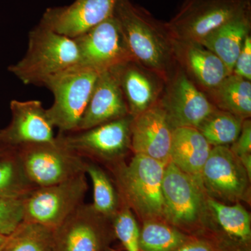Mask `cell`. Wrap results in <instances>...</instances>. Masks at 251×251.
Listing matches in <instances>:
<instances>
[{
    "mask_svg": "<svg viewBox=\"0 0 251 251\" xmlns=\"http://www.w3.org/2000/svg\"><path fill=\"white\" fill-rule=\"evenodd\" d=\"M111 220L114 234L126 251H140V229L133 211L122 204Z\"/></svg>",
    "mask_w": 251,
    "mask_h": 251,
    "instance_id": "cell-29",
    "label": "cell"
},
{
    "mask_svg": "<svg viewBox=\"0 0 251 251\" xmlns=\"http://www.w3.org/2000/svg\"><path fill=\"white\" fill-rule=\"evenodd\" d=\"M114 69L130 116L136 117L158 103L166 82L163 77L135 60Z\"/></svg>",
    "mask_w": 251,
    "mask_h": 251,
    "instance_id": "cell-17",
    "label": "cell"
},
{
    "mask_svg": "<svg viewBox=\"0 0 251 251\" xmlns=\"http://www.w3.org/2000/svg\"><path fill=\"white\" fill-rule=\"evenodd\" d=\"M85 172L93 185L92 205L99 214L112 219L122 205L115 183L98 163L87 161Z\"/></svg>",
    "mask_w": 251,
    "mask_h": 251,
    "instance_id": "cell-27",
    "label": "cell"
},
{
    "mask_svg": "<svg viewBox=\"0 0 251 251\" xmlns=\"http://www.w3.org/2000/svg\"><path fill=\"white\" fill-rule=\"evenodd\" d=\"M201 180L206 194L220 202H251V178L229 146L211 148Z\"/></svg>",
    "mask_w": 251,
    "mask_h": 251,
    "instance_id": "cell-10",
    "label": "cell"
},
{
    "mask_svg": "<svg viewBox=\"0 0 251 251\" xmlns=\"http://www.w3.org/2000/svg\"><path fill=\"white\" fill-rule=\"evenodd\" d=\"M99 75L78 64L52 77L44 86L54 95L53 104L46 110L59 133L77 131Z\"/></svg>",
    "mask_w": 251,
    "mask_h": 251,
    "instance_id": "cell-6",
    "label": "cell"
},
{
    "mask_svg": "<svg viewBox=\"0 0 251 251\" xmlns=\"http://www.w3.org/2000/svg\"><path fill=\"white\" fill-rule=\"evenodd\" d=\"M11 120L0 130V143L16 150L29 144L53 143L54 125L40 100H13L10 103Z\"/></svg>",
    "mask_w": 251,
    "mask_h": 251,
    "instance_id": "cell-14",
    "label": "cell"
},
{
    "mask_svg": "<svg viewBox=\"0 0 251 251\" xmlns=\"http://www.w3.org/2000/svg\"><path fill=\"white\" fill-rule=\"evenodd\" d=\"M251 9L211 31L199 44L217 55L232 73L246 38L251 34Z\"/></svg>",
    "mask_w": 251,
    "mask_h": 251,
    "instance_id": "cell-22",
    "label": "cell"
},
{
    "mask_svg": "<svg viewBox=\"0 0 251 251\" xmlns=\"http://www.w3.org/2000/svg\"><path fill=\"white\" fill-rule=\"evenodd\" d=\"M216 228L235 244L248 246L251 239V214L240 202L227 204L207 197L204 227Z\"/></svg>",
    "mask_w": 251,
    "mask_h": 251,
    "instance_id": "cell-21",
    "label": "cell"
},
{
    "mask_svg": "<svg viewBox=\"0 0 251 251\" xmlns=\"http://www.w3.org/2000/svg\"><path fill=\"white\" fill-rule=\"evenodd\" d=\"M130 115L115 69L99 74L77 131ZM76 132V131H75Z\"/></svg>",
    "mask_w": 251,
    "mask_h": 251,
    "instance_id": "cell-19",
    "label": "cell"
},
{
    "mask_svg": "<svg viewBox=\"0 0 251 251\" xmlns=\"http://www.w3.org/2000/svg\"><path fill=\"white\" fill-rule=\"evenodd\" d=\"M205 94L216 108L243 120L251 118V81L232 74Z\"/></svg>",
    "mask_w": 251,
    "mask_h": 251,
    "instance_id": "cell-23",
    "label": "cell"
},
{
    "mask_svg": "<svg viewBox=\"0 0 251 251\" xmlns=\"http://www.w3.org/2000/svg\"><path fill=\"white\" fill-rule=\"evenodd\" d=\"M229 147L232 153L239 159L251 156V121L250 119L243 121L242 130L237 138Z\"/></svg>",
    "mask_w": 251,
    "mask_h": 251,
    "instance_id": "cell-32",
    "label": "cell"
},
{
    "mask_svg": "<svg viewBox=\"0 0 251 251\" xmlns=\"http://www.w3.org/2000/svg\"><path fill=\"white\" fill-rule=\"evenodd\" d=\"M80 63L75 39L39 23L29 32L22 59L9 71L25 85L45 86L48 81Z\"/></svg>",
    "mask_w": 251,
    "mask_h": 251,
    "instance_id": "cell-3",
    "label": "cell"
},
{
    "mask_svg": "<svg viewBox=\"0 0 251 251\" xmlns=\"http://www.w3.org/2000/svg\"><path fill=\"white\" fill-rule=\"evenodd\" d=\"M24 200L0 198V234L9 236L22 224Z\"/></svg>",
    "mask_w": 251,
    "mask_h": 251,
    "instance_id": "cell-30",
    "label": "cell"
},
{
    "mask_svg": "<svg viewBox=\"0 0 251 251\" xmlns=\"http://www.w3.org/2000/svg\"><path fill=\"white\" fill-rule=\"evenodd\" d=\"M143 223L140 231V251H175L192 237L163 220Z\"/></svg>",
    "mask_w": 251,
    "mask_h": 251,
    "instance_id": "cell-24",
    "label": "cell"
},
{
    "mask_svg": "<svg viewBox=\"0 0 251 251\" xmlns=\"http://www.w3.org/2000/svg\"><path fill=\"white\" fill-rule=\"evenodd\" d=\"M81 66L99 74L133 60L115 16L75 38Z\"/></svg>",
    "mask_w": 251,
    "mask_h": 251,
    "instance_id": "cell-13",
    "label": "cell"
},
{
    "mask_svg": "<svg viewBox=\"0 0 251 251\" xmlns=\"http://www.w3.org/2000/svg\"><path fill=\"white\" fill-rule=\"evenodd\" d=\"M3 246H4V245H3ZM3 246H2V247H1V248H0V251H1V249H2Z\"/></svg>",
    "mask_w": 251,
    "mask_h": 251,
    "instance_id": "cell-37",
    "label": "cell"
},
{
    "mask_svg": "<svg viewBox=\"0 0 251 251\" xmlns=\"http://www.w3.org/2000/svg\"><path fill=\"white\" fill-rule=\"evenodd\" d=\"M175 62L204 94L232 72L223 61L199 43L175 41Z\"/></svg>",
    "mask_w": 251,
    "mask_h": 251,
    "instance_id": "cell-18",
    "label": "cell"
},
{
    "mask_svg": "<svg viewBox=\"0 0 251 251\" xmlns=\"http://www.w3.org/2000/svg\"><path fill=\"white\" fill-rule=\"evenodd\" d=\"M232 74L251 80V36L246 38L239 55L234 63Z\"/></svg>",
    "mask_w": 251,
    "mask_h": 251,
    "instance_id": "cell-31",
    "label": "cell"
},
{
    "mask_svg": "<svg viewBox=\"0 0 251 251\" xmlns=\"http://www.w3.org/2000/svg\"><path fill=\"white\" fill-rule=\"evenodd\" d=\"M118 0H75L69 6L49 8L40 24L75 39L113 16Z\"/></svg>",
    "mask_w": 251,
    "mask_h": 251,
    "instance_id": "cell-15",
    "label": "cell"
},
{
    "mask_svg": "<svg viewBox=\"0 0 251 251\" xmlns=\"http://www.w3.org/2000/svg\"><path fill=\"white\" fill-rule=\"evenodd\" d=\"M132 120L128 115L89 129L59 133L56 138L84 159L110 168L125 161L131 151Z\"/></svg>",
    "mask_w": 251,
    "mask_h": 251,
    "instance_id": "cell-5",
    "label": "cell"
},
{
    "mask_svg": "<svg viewBox=\"0 0 251 251\" xmlns=\"http://www.w3.org/2000/svg\"><path fill=\"white\" fill-rule=\"evenodd\" d=\"M36 188L25 173L16 150L0 156V198L24 199Z\"/></svg>",
    "mask_w": 251,
    "mask_h": 251,
    "instance_id": "cell-25",
    "label": "cell"
},
{
    "mask_svg": "<svg viewBox=\"0 0 251 251\" xmlns=\"http://www.w3.org/2000/svg\"><path fill=\"white\" fill-rule=\"evenodd\" d=\"M87 190L86 173L59 184L35 188L25 198L23 222L57 228L83 204Z\"/></svg>",
    "mask_w": 251,
    "mask_h": 251,
    "instance_id": "cell-8",
    "label": "cell"
},
{
    "mask_svg": "<svg viewBox=\"0 0 251 251\" xmlns=\"http://www.w3.org/2000/svg\"><path fill=\"white\" fill-rule=\"evenodd\" d=\"M25 173L36 187L59 184L86 173L87 161L59 143L29 144L16 149Z\"/></svg>",
    "mask_w": 251,
    "mask_h": 251,
    "instance_id": "cell-9",
    "label": "cell"
},
{
    "mask_svg": "<svg viewBox=\"0 0 251 251\" xmlns=\"http://www.w3.org/2000/svg\"><path fill=\"white\" fill-rule=\"evenodd\" d=\"M9 150H11L5 148V147L3 146V145L0 143V156H2L3 154H4V153L7 152V151H9Z\"/></svg>",
    "mask_w": 251,
    "mask_h": 251,
    "instance_id": "cell-35",
    "label": "cell"
},
{
    "mask_svg": "<svg viewBox=\"0 0 251 251\" xmlns=\"http://www.w3.org/2000/svg\"><path fill=\"white\" fill-rule=\"evenodd\" d=\"M166 166L150 157L134 154L129 163L123 161L109 168L121 204L143 222L165 221L162 185Z\"/></svg>",
    "mask_w": 251,
    "mask_h": 251,
    "instance_id": "cell-2",
    "label": "cell"
},
{
    "mask_svg": "<svg viewBox=\"0 0 251 251\" xmlns=\"http://www.w3.org/2000/svg\"><path fill=\"white\" fill-rule=\"evenodd\" d=\"M9 236L3 235V234H0V248L2 247L5 244V242L7 240Z\"/></svg>",
    "mask_w": 251,
    "mask_h": 251,
    "instance_id": "cell-34",
    "label": "cell"
},
{
    "mask_svg": "<svg viewBox=\"0 0 251 251\" xmlns=\"http://www.w3.org/2000/svg\"><path fill=\"white\" fill-rule=\"evenodd\" d=\"M244 120L216 108L197 127L211 147L230 146L237 140Z\"/></svg>",
    "mask_w": 251,
    "mask_h": 251,
    "instance_id": "cell-26",
    "label": "cell"
},
{
    "mask_svg": "<svg viewBox=\"0 0 251 251\" xmlns=\"http://www.w3.org/2000/svg\"><path fill=\"white\" fill-rule=\"evenodd\" d=\"M158 103L174 128H197L216 108L176 64Z\"/></svg>",
    "mask_w": 251,
    "mask_h": 251,
    "instance_id": "cell-12",
    "label": "cell"
},
{
    "mask_svg": "<svg viewBox=\"0 0 251 251\" xmlns=\"http://www.w3.org/2000/svg\"><path fill=\"white\" fill-rule=\"evenodd\" d=\"M162 191L166 222L181 230L204 227L208 195L202 180L169 162L165 168Z\"/></svg>",
    "mask_w": 251,
    "mask_h": 251,
    "instance_id": "cell-4",
    "label": "cell"
},
{
    "mask_svg": "<svg viewBox=\"0 0 251 251\" xmlns=\"http://www.w3.org/2000/svg\"><path fill=\"white\" fill-rule=\"evenodd\" d=\"M113 15L133 60L168 80L176 62L175 40L166 23L131 0H118Z\"/></svg>",
    "mask_w": 251,
    "mask_h": 251,
    "instance_id": "cell-1",
    "label": "cell"
},
{
    "mask_svg": "<svg viewBox=\"0 0 251 251\" xmlns=\"http://www.w3.org/2000/svg\"><path fill=\"white\" fill-rule=\"evenodd\" d=\"M211 148L197 128L179 127L173 130L170 162L184 173L201 179Z\"/></svg>",
    "mask_w": 251,
    "mask_h": 251,
    "instance_id": "cell-20",
    "label": "cell"
},
{
    "mask_svg": "<svg viewBox=\"0 0 251 251\" xmlns=\"http://www.w3.org/2000/svg\"><path fill=\"white\" fill-rule=\"evenodd\" d=\"M113 236L112 220L83 203L54 229V251H104Z\"/></svg>",
    "mask_w": 251,
    "mask_h": 251,
    "instance_id": "cell-11",
    "label": "cell"
},
{
    "mask_svg": "<svg viewBox=\"0 0 251 251\" xmlns=\"http://www.w3.org/2000/svg\"><path fill=\"white\" fill-rule=\"evenodd\" d=\"M166 112L159 103L133 117L131 151L168 164L171 161L173 130Z\"/></svg>",
    "mask_w": 251,
    "mask_h": 251,
    "instance_id": "cell-16",
    "label": "cell"
},
{
    "mask_svg": "<svg viewBox=\"0 0 251 251\" xmlns=\"http://www.w3.org/2000/svg\"><path fill=\"white\" fill-rule=\"evenodd\" d=\"M251 9V0H184L166 24L175 41L200 43L211 31Z\"/></svg>",
    "mask_w": 251,
    "mask_h": 251,
    "instance_id": "cell-7",
    "label": "cell"
},
{
    "mask_svg": "<svg viewBox=\"0 0 251 251\" xmlns=\"http://www.w3.org/2000/svg\"><path fill=\"white\" fill-rule=\"evenodd\" d=\"M54 229L23 222L8 237L1 251H54Z\"/></svg>",
    "mask_w": 251,
    "mask_h": 251,
    "instance_id": "cell-28",
    "label": "cell"
},
{
    "mask_svg": "<svg viewBox=\"0 0 251 251\" xmlns=\"http://www.w3.org/2000/svg\"><path fill=\"white\" fill-rule=\"evenodd\" d=\"M175 251H219L214 243L205 239L191 237Z\"/></svg>",
    "mask_w": 251,
    "mask_h": 251,
    "instance_id": "cell-33",
    "label": "cell"
},
{
    "mask_svg": "<svg viewBox=\"0 0 251 251\" xmlns=\"http://www.w3.org/2000/svg\"><path fill=\"white\" fill-rule=\"evenodd\" d=\"M104 251H112L109 250L108 248V249H107L106 250H105Z\"/></svg>",
    "mask_w": 251,
    "mask_h": 251,
    "instance_id": "cell-36",
    "label": "cell"
}]
</instances>
